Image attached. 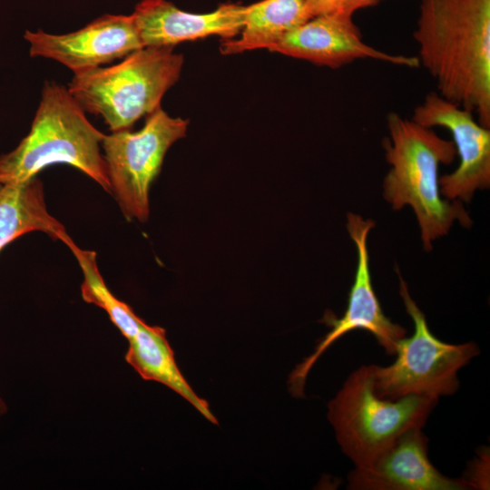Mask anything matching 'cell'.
<instances>
[{
    "mask_svg": "<svg viewBox=\"0 0 490 490\" xmlns=\"http://www.w3.org/2000/svg\"><path fill=\"white\" fill-rule=\"evenodd\" d=\"M413 36L436 93L490 128V0H421Z\"/></svg>",
    "mask_w": 490,
    "mask_h": 490,
    "instance_id": "cell-1",
    "label": "cell"
},
{
    "mask_svg": "<svg viewBox=\"0 0 490 490\" xmlns=\"http://www.w3.org/2000/svg\"><path fill=\"white\" fill-rule=\"evenodd\" d=\"M389 137L383 141L390 168L383 181V197L395 211L410 206L426 251L432 242L446 235L456 221L470 228L472 219L458 200L444 199L438 171L456 156L453 141L395 112L387 114Z\"/></svg>",
    "mask_w": 490,
    "mask_h": 490,
    "instance_id": "cell-2",
    "label": "cell"
},
{
    "mask_svg": "<svg viewBox=\"0 0 490 490\" xmlns=\"http://www.w3.org/2000/svg\"><path fill=\"white\" fill-rule=\"evenodd\" d=\"M104 136L89 122L68 89L47 82L30 132L13 151L0 156V184L22 183L45 167L64 163L78 169L111 193L101 152Z\"/></svg>",
    "mask_w": 490,
    "mask_h": 490,
    "instance_id": "cell-3",
    "label": "cell"
},
{
    "mask_svg": "<svg viewBox=\"0 0 490 490\" xmlns=\"http://www.w3.org/2000/svg\"><path fill=\"white\" fill-rule=\"evenodd\" d=\"M182 65L183 55L172 46L142 47L116 64L74 74L68 91L85 112L102 116L112 132L126 130L161 108Z\"/></svg>",
    "mask_w": 490,
    "mask_h": 490,
    "instance_id": "cell-4",
    "label": "cell"
},
{
    "mask_svg": "<svg viewBox=\"0 0 490 490\" xmlns=\"http://www.w3.org/2000/svg\"><path fill=\"white\" fill-rule=\"evenodd\" d=\"M438 399L423 395L379 397L374 390L372 365L361 366L328 402V418L341 451L355 467H364L402 434L423 427Z\"/></svg>",
    "mask_w": 490,
    "mask_h": 490,
    "instance_id": "cell-5",
    "label": "cell"
},
{
    "mask_svg": "<svg viewBox=\"0 0 490 490\" xmlns=\"http://www.w3.org/2000/svg\"><path fill=\"white\" fill-rule=\"evenodd\" d=\"M397 274L399 294L414 323V332L397 342V358L391 365H372L375 393L388 399L453 395L459 387L458 371L480 353L479 348L475 342L449 344L436 338L398 270Z\"/></svg>",
    "mask_w": 490,
    "mask_h": 490,
    "instance_id": "cell-6",
    "label": "cell"
},
{
    "mask_svg": "<svg viewBox=\"0 0 490 490\" xmlns=\"http://www.w3.org/2000/svg\"><path fill=\"white\" fill-rule=\"evenodd\" d=\"M189 121L171 117L162 108L147 115L137 132H112L102 142L111 193L129 220L145 222L150 214L149 192L165 154L186 136Z\"/></svg>",
    "mask_w": 490,
    "mask_h": 490,
    "instance_id": "cell-7",
    "label": "cell"
},
{
    "mask_svg": "<svg viewBox=\"0 0 490 490\" xmlns=\"http://www.w3.org/2000/svg\"><path fill=\"white\" fill-rule=\"evenodd\" d=\"M376 223L371 219L348 212L347 230L357 249V268L354 282L350 288L348 306L341 318L327 311L321 320L330 328L316 346L313 353L296 366L289 378L290 393L296 397L304 396L307 376L319 357L339 338L355 330L364 329L371 333L389 356L396 354L397 342L406 337L407 330L394 323L383 312L375 293L369 267L368 236Z\"/></svg>",
    "mask_w": 490,
    "mask_h": 490,
    "instance_id": "cell-8",
    "label": "cell"
},
{
    "mask_svg": "<svg viewBox=\"0 0 490 490\" xmlns=\"http://www.w3.org/2000/svg\"><path fill=\"white\" fill-rule=\"evenodd\" d=\"M411 119L426 128H445L453 137L459 164L453 172L439 177L444 198L469 202L476 191L489 188L490 128L481 125L473 113L431 92L415 108Z\"/></svg>",
    "mask_w": 490,
    "mask_h": 490,
    "instance_id": "cell-9",
    "label": "cell"
},
{
    "mask_svg": "<svg viewBox=\"0 0 490 490\" xmlns=\"http://www.w3.org/2000/svg\"><path fill=\"white\" fill-rule=\"evenodd\" d=\"M30 55L53 59L74 74L122 59L142 48L132 15H104L64 34L26 30Z\"/></svg>",
    "mask_w": 490,
    "mask_h": 490,
    "instance_id": "cell-10",
    "label": "cell"
},
{
    "mask_svg": "<svg viewBox=\"0 0 490 490\" xmlns=\"http://www.w3.org/2000/svg\"><path fill=\"white\" fill-rule=\"evenodd\" d=\"M269 50L333 69L358 59H374L409 68L420 66L416 56L391 54L366 44L352 16L338 12L309 19Z\"/></svg>",
    "mask_w": 490,
    "mask_h": 490,
    "instance_id": "cell-11",
    "label": "cell"
},
{
    "mask_svg": "<svg viewBox=\"0 0 490 490\" xmlns=\"http://www.w3.org/2000/svg\"><path fill=\"white\" fill-rule=\"evenodd\" d=\"M428 439L422 427L402 434L371 464L355 467L348 476L352 490H468L464 478H450L430 462Z\"/></svg>",
    "mask_w": 490,
    "mask_h": 490,
    "instance_id": "cell-12",
    "label": "cell"
},
{
    "mask_svg": "<svg viewBox=\"0 0 490 490\" xmlns=\"http://www.w3.org/2000/svg\"><path fill=\"white\" fill-rule=\"evenodd\" d=\"M245 5L222 4L207 14H192L166 0H142L132 14L142 47L175 44L219 35L231 39L240 33Z\"/></svg>",
    "mask_w": 490,
    "mask_h": 490,
    "instance_id": "cell-13",
    "label": "cell"
},
{
    "mask_svg": "<svg viewBox=\"0 0 490 490\" xmlns=\"http://www.w3.org/2000/svg\"><path fill=\"white\" fill-rule=\"evenodd\" d=\"M126 361L145 380L160 382L191 403L210 422L217 424L208 403L198 397L177 367L165 330L144 321L128 340Z\"/></svg>",
    "mask_w": 490,
    "mask_h": 490,
    "instance_id": "cell-14",
    "label": "cell"
},
{
    "mask_svg": "<svg viewBox=\"0 0 490 490\" xmlns=\"http://www.w3.org/2000/svg\"><path fill=\"white\" fill-rule=\"evenodd\" d=\"M41 231L61 240L64 225L47 211L42 181L34 177L17 184L0 185V252L13 240Z\"/></svg>",
    "mask_w": 490,
    "mask_h": 490,
    "instance_id": "cell-15",
    "label": "cell"
},
{
    "mask_svg": "<svg viewBox=\"0 0 490 490\" xmlns=\"http://www.w3.org/2000/svg\"><path fill=\"white\" fill-rule=\"evenodd\" d=\"M309 18L305 0H262L247 5L239 39H227L220 44L223 54L270 49L287 33Z\"/></svg>",
    "mask_w": 490,
    "mask_h": 490,
    "instance_id": "cell-16",
    "label": "cell"
},
{
    "mask_svg": "<svg viewBox=\"0 0 490 490\" xmlns=\"http://www.w3.org/2000/svg\"><path fill=\"white\" fill-rule=\"evenodd\" d=\"M61 240L71 250L82 270L83 299L107 312L111 321L121 333L127 340L131 339L137 333L143 320L126 303L116 299L109 290L99 271L95 251L79 248L67 232Z\"/></svg>",
    "mask_w": 490,
    "mask_h": 490,
    "instance_id": "cell-17",
    "label": "cell"
},
{
    "mask_svg": "<svg viewBox=\"0 0 490 490\" xmlns=\"http://www.w3.org/2000/svg\"><path fill=\"white\" fill-rule=\"evenodd\" d=\"M466 479L472 489L489 488V451L485 448L478 453L476 458L469 466Z\"/></svg>",
    "mask_w": 490,
    "mask_h": 490,
    "instance_id": "cell-18",
    "label": "cell"
},
{
    "mask_svg": "<svg viewBox=\"0 0 490 490\" xmlns=\"http://www.w3.org/2000/svg\"><path fill=\"white\" fill-rule=\"evenodd\" d=\"M338 0H305L309 18L333 12Z\"/></svg>",
    "mask_w": 490,
    "mask_h": 490,
    "instance_id": "cell-19",
    "label": "cell"
},
{
    "mask_svg": "<svg viewBox=\"0 0 490 490\" xmlns=\"http://www.w3.org/2000/svg\"><path fill=\"white\" fill-rule=\"evenodd\" d=\"M381 0H338L333 12L353 15L361 8H366L379 3Z\"/></svg>",
    "mask_w": 490,
    "mask_h": 490,
    "instance_id": "cell-20",
    "label": "cell"
},
{
    "mask_svg": "<svg viewBox=\"0 0 490 490\" xmlns=\"http://www.w3.org/2000/svg\"><path fill=\"white\" fill-rule=\"evenodd\" d=\"M7 411V406L4 399L0 397V417Z\"/></svg>",
    "mask_w": 490,
    "mask_h": 490,
    "instance_id": "cell-21",
    "label": "cell"
},
{
    "mask_svg": "<svg viewBox=\"0 0 490 490\" xmlns=\"http://www.w3.org/2000/svg\"><path fill=\"white\" fill-rule=\"evenodd\" d=\"M1 185V184H0Z\"/></svg>",
    "mask_w": 490,
    "mask_h": 490,
    "instance_id": "cell-22",
    "label": "cell"
}]
</instances>
